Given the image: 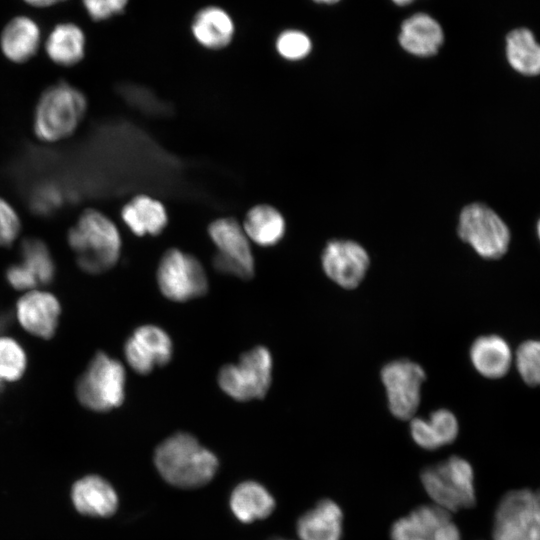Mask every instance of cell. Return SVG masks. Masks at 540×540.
<instances>
[{"instance_id": "35", "label": "cell", "mask_w": 540, "mask_h": 540, "mask_svg": "<svg viewBox=\"0 0 540 540\" xmlns=\"http://www.w3.org/2000/svg\"><path fill=\"white\" fill-rule=\"evenodd\" d=\"M433 540H461V534L457 525L450 519L437 529Z\"/></svg>"}, {"instance_id": "22", "label": "cell", "mask_w": 540, "mask_h": 540, "mask_svg": "<svg viewBox=\"0 0 540 540\" xmlns=\"http://www.w3.org/2000/svg\"><path fill=\"white\" fill-rule=\"evenodd\" d=\"M191 30L199 44L208 49H222L234 36V23L230 15L217 6L202 8L194 16Z\"/></svg>"}, {"instance_id": "27", "label": "cell", "mask_w": 540, "mask_h": 540, "mask_svg": "<svg viewBox=\"0 0 540 540\" xmlns=\"http://www.w3.org/2000/svg\"><path fill=\"white\" fill-rule=\"evenodd\" d=\"M45 47L53 62L62 66H71L78 63L84 56V34L74 24H60L49 35Z\"/></svg>"}, {"instance_id": "18", "label": "cell", "mask_w": 540, "mask_h": 540, "mask_svg": "<svg viewBox=\"0 0 540 540\" xmlns=\"http://www.w3.org/2000/svg\"><path fill=\"white\" fill-rule=\"evenodd\" d=\"M413 441L423 449L434 450L455 441L459 433L457 417L448 409H438L427 418L410 419Z\"/></svg>"}, {"instance_id": "29", "label": "cell", "mask_w": 540, "mask_h": 540, "mask_svg": "<svg viewBox=\"0 0 540 540\" xmlns=\"http://www.w3.org/2000/svg\"><path fill=\"white\" fill-rule=\"evenodd\" d=\"M513 367L528 386H540V339H528L514 350Z\"/></svg>"}, {"instance_id": "32", "label": "cell", "mask_w": 540, "mask_h": 540, "mask_svg": "<svg viewBox=\"0 0 540 540\" xmlns=\"http://www.w3.org/2000/svg\"><path fill=\"white\" fill-rule=\"evenodd\" d=\"M20 219L14 208L0 198V246H9L20 232Z\"/></svg>"}, {"instance_id": "30", "label": "cell", "mask_w": 540, "mask_h": 540, "mask_svg": "<svg viewBox=\"0 0 540 540\" xmlns=\"http://www.w3.org/2000/svg\"><path fill=\"white\" fill-rule=\"evenodd\" d=\"M25 366L26 356L22 347L11 338L0 337V380H17Z\"/></svg>"}, {"instance_id": "16", "label": "cell", "mask_w": 540, "mask_h": 540, "mask_svg": "<svg viewBox=\"0 0 540 540\" xmlns=\"http://www.w3.org/2000/svg\"><path fill=\"white\" fill-rule=\"evenodd\" d=\"M72 501L78 512L93 517H108L118 508L112 485L98 475L79 479L72 488Z\"/></svg>"}, {"instance_id": "19", "label": "cell", "mask_w": 540, "mask_h": 540, "mask_svg": "<svg viewBox=\"0 0 540 540\" xmlns=\"http://www.w3.org/2000/svg\"><path fill=\"white\" fill-rule=\"evenodd\" d=\"M444 34L440 24L425 13H417L401 25L399 42L403 49L417 56H432L443 44Z\"/></svg>"}, {"instance_id": "8", "label": "cell", "mask_w": 540, "mask_h": 540, "mask_svg": "<svg viewBox=\"0 0 540 540\" xmlns=\"http://www.w3.org/2000/svg\"><path fill=\"white\" fill-rule=\"evenodd\" d=\"M157 282L162 294L177 302L199 297L208 287L205 270L198 259L177 248L163 254L157 269Z\"/></svg>"}, {"instance_id": "36", "label": "cell", "mask_w": 540, "mask_h": 540, "mask_svg": "<svg viewBox=\"0 0 540 540\" xmlns=\"http://www.w3.org/2000/svg\"><path fill=\"white\" fill-rule=\"evenodd\" d=\"M28 4L37 7H46L65 0H25Z\"/></svg>"}, {"instance_id": "11", "label": "cell", "mask_w": 540, "mask_h": 540, "mask_svg": "<svg viewBox=\"0 0 540 540\" xmlns=\"http://www.w3.org/2000/svg\"><path fill=\"white\" fill-rule=\"evenodd\" d=\"M425 378L424 369L408 359L393 360L383 366L381 380L392 415L401 420L415 416Z\"/></svg>"}, {"instance_id": "1", "label": "cell", "mask_w": 540, "mask_h": 540, "mask_svg": "<svg viewBox=\"0 0 540 540\" xmlns=\"http://www.w3.org/2000/svg\"><path fill=\"white\" fill-rule=\"evenodd\" d=\"M154 463L164 480L180 488L207 484L218 468L216 456L187 433H176L155 450Z\"/></svg>"}, {"instance_id": "5", "label": "cell", "mask_w": 540, "mask_h": 540, "mask_svg": "<svg viewBox=\"0 0 540 540\" xmlns=\"http://www.w3.org/2000/svg\"><path fill=\"white\" fill-rule=\"evenodd\" d=\"M125 369L103 352L97 353L76 384V396L86 408L104 412L120 406L125 397Z\"/></svg>"}, {"instance_id": "24", "label": "cell", "mask_w": 540, "mask_h": 540, "mask_svg": "<svg viewBox=\"0 0 540 540\" xmlns=\"http://www.w3.org/2000/svg\"><path fill=\"white\" fill-rule=\"evenodd\" d=\"M40 31L37 24L27 17H16L4 28L1 48L5 56L13 62L29 60L38 50Z\"/></svg>"}, {"instance_id": "17", "label": "cell", "mask_w": 540, "mask_h": 540, "mask_svg": "<svg viewBox=\"0 0 540 540\" xmlns=\"http://www.w3.org/2000/svg\"><path fill=\"white\" fill-rule=\"evenodd\" d=\"M296 531L300 540H341L343 512L331 499H321L299 517Z\"/></svg>"}, {"instance_id": "12", "label": "cell", "mask_w": 540, "mask_h": 540, "mask_svg": "<svg viewBox=\"0 0 540 540\" xmlns=\"http://www.w3.org/2000/svg\"><path fill=\"white\" fill-rule=\"evenodd\" d=\"M321 262L329 279L342 288L353 289L364 279L370 260L360 244L350 240H333L323 250Z\"/></svg>"}, {"instance_id": "14", "label": "cell", "mask_w": 540, "mask_h": 540, "mask_svg": "<svg viewBox=\"0 0 540 540\" xmlns=\"http://www.w3.org/2000/svg\"><path fill=\"white\" fill-rule=\"evenodd\" d=\"M469 360L481 377L497 380L505 377L513 368L514 350L502 336L482 334L472 341Z\"/></svg>"}, {"instance_id": "31", "label": "cell", "mask_w": 540, "mask_h": 540, "mask_svg": "<svg viewBox=\"0 0 540 540\" xmlns=\"http://www.w3.org/2000/svg\"><path fill=\"white\" fill-rule=\"evenodd\" d=\"M309 37L298 30H286L276 40L277 52L287 60H300L311 51Z\"/></svg>"}, {"instance_id": "2", "label": "cell", "mask_w": 540, "mask_h": 540, "mask_svg": "<svg viewBox=\"0 0 540 540\" xmlns=\"http://www.w3.org/2000/svg\"><path fill=\"white\" fill-rule=\"evenodd\" d=\"M68 243L78 266L87 273L112 268L121 251V236L115 223L95 209H87L68 232Z\"/></svg>"}, {"instance_id": "4", "label": "cell", "mask_w": 540, "mask_h": 540, "mask_svg": "<svg viewBox=\"0 0 540 540\" xmlns=\"http://www.w3.org/2000/svg\"><path fill=\"white\" fill-rule=\"evenodd\" d=\"M420 479L434 504L449 513L472 508L476 503L472 465L460 456L425 467Z\"/></svg>"}, {"instance_id": "9", "label": "cell", "mask_w": 540, "mask_h": 540, "mask_svg": "<svg viewBox=\"0 0 540 540\" xmlns=\"http://www.w3.org/2000/svg\"><path fill=\"white\" fill-rule=\"evenodd\" d=\"M217 252L213 265L218 271L241 279L254 275V257L243 226L234 218H219L208 227Z\"/></svg>"}, {"instance_id": "15", "label": "cell", "mask_w": 540, "mask_h": 540, "mask_svg": "<svg viewBox=\"0 0 540 540\" xmlns=\"http://www.w3.org/2000/svg\"><path fill=\"white\" fill-rule=\"evenodd\" d=\"M60 305L52 294L39 290L27 291L17 302V318L29 333L48 339L58 325Z\"/></svg>"}, {"instance_id": "28", "label": "cell", "mask_w": 540, "mask_h": 540, "mask_svg": "<svg viewBox=\"0 0 540 540\" xmlns=\"http://www.w3.org/2000/svg\"><path fill=\"white\" fill-rule=\"evenodd\" d=\"M21 264L33 276L38 286L52 282L55 265L48 247L36 238H28L21 245Z\"/></svg>"}, {"instance_id": "41", "label": "cell", "mask_w": 540, "mask_h": 540, "mask_svg": "<svg viewBox=\"0 0 540 540\" xmlns=\"http://www.w3.org/2000/svg\"><path fill=\"white\" fill-rule=\"evenodd\" d=\"M273 540H287V539L277 538V539H273Z\"/></svg>"}, {"instance_id": "26", "label": "cell", "mask_w": 540, "mask_h": 540, "mask_svg": "<svg viewBox=\"0 0 540 540\" xmlns=\"http://www.w3.org/2000/svg\"><path fill=\"white\" fill-rule=\"evenodd\" d=\"M506 57L518 73L525 76L540 74V44L529 29L518 28L507 35Z\"/></svg>"}, {"instance_id": "40", "label": "cell", "mask_w": 540, "mask_h": 540, "mask_svg": "<svg viewBox=\"0 0 540 540\" xmlns=\"http://www.w3.org/2000/svg\"><path fill=\"white\" fill-rule=\"evenodd\" d=\"M536 231H537L538 239L540 241V219L537 222Z\"/></svg>"}, {"instance_id": "25", "label": "cell", "mask_w": 540, "mask_h": 540, "mask_svg": "<svg viewBox=\"0 0 540 540\" xmlns=\"http://www.w3.org/2000/svg\"><path fill=\"white\" fill-rule=\"evenodd\" d=\"M242 226L249 240L260 246L277 244L285 232L282 214L267 204L252 207L247 212Z\"/></svg>"}, {"instance_id": "3", "label": "cell", "mask_w": 540, "mask_h": 540, "mask_svg": "<svg viewBox=\"0 0 540 540\" xmlns=\"http://www.w3.org/2000/svg\"><path fill=\"white\" fill-rule=\"evenodd\" d=\"M86 111L87 99L80 90L66 82L54 84L38 101L34 132L46 142L64 139L74 133Z\"/></svg>"}, {"instance_id": "20", "label": "cell", "mask_w": 540, "mask_h": 540, "mask_svg": "<svg viewBox=\"0 0 540 540\" xmlns=\"http://www.w3.org/2000/svg\"><path fill=\"white\" fill-rule=\"evenodd\" d=\"M450 519V513L437 505H422L396 520L390 537L391 540H433L437 529Z\"/></svg>"}, {"instance_id": "38", "label": "cell", "mask_w": 540, "mask_h": 540, "mask_svg": "<svg viewBox=\"0 0 540 540\" xmlns=\"http://www.w3.org/2000/svg\"><path fill=\"white\" fill-rule=\"evenodd\" d=\"M395 4L397 5H407L409 3H411L413 0H392Z\"/></svg>"}, {"instance_id": "39", "label": "cell", "mask_w": 540, "mask_h": 540, "mask_svg": "<svg viewBox=\"0 0 540 540\" xmlns=\"http://www.w3.org/2000/svg\"><path fill=\"white\" fill-rule=\"evenodd\" d=\"M314 1L318 2V3L334 4V3H337L340 0H314Z\"/></svg>"}, {"instance_id": "33", "label": "cell", "mask_w": 540, "mask_h": 540, "mask_svg": "<svg viewBox=\"0 0 540 540\" xmlns=\"http://www.w3.org/2000/svg\"><path fill=\"white\" fill-rule=\"evenodd\" d=\"M89 16L96 21L105 20L123 12L128 0H82Z\"/></svg>"}, {"instance_id": "21", "label": "cell", "mask_w": 540, "mask_h": 540, "mask_svg": "<svg viewBox=\"0 0 540 540\" xmlns=\"http://www.w3.org/2000/svg\"><path fill=\"white\" fill-rule=\"evenodd\" d=\"M121 217L137 236L158 235L168 223L165 206L148 195H138L124 205Z\"/></svg>"}, {"instance_id": "7", "label": "cell", "mask_w": 540, "mask_h": 540, "mask_svg": "<svg viewBox=\"0 0 540 540\" xmlns=\"http://www.w3.org/2000/svg\"><path fill=\"white\" fill-rule=\"evenodd\" d=\"M272 356L265 347L244 353L237 363L222 367L218 374L220 388L238 401L261 399L272 381Z\"/></svg>"}, {"instance_id": "37", "label": "cell", "mask_w": 540, "mask_h": 540, "mask_svg": "<svg viewBox=\"0 0 540 540\" xmlns=\"http://www.w3.org/2000/svg\"><path fill=\"white\" fill-rule=\"evenodd\" d=\"M534 497H535L536 510L540 518V489L534 492Z\"/></svg>"}, {"instance_id": "13", "label": "cell", "mask_w": 540, "mask_h": 540, "mask_svg": "<svg viewBox=\"0 0 540 540\" xmlns=\"http://www.w3.org/2000/svg\"><path fill=\"white\" fill-rule=\"evenodd\" d=\"M124 354L134 371L147 374L155 367L169 362L172 356V342L160 327L143 325L127 339Z\"/></svg>"}, {"instance_id": "6", "label": "cell", "mask_w": 540, "mask_h": 540, "mask_svg": "<svg viewBox=\"0 0 540 540\" xmlns=\"http://www.w3.org/2000/svg\"><path fill=\"white\" fill-rule=\"evenodd\" d=\"M458 235L482 258L497 260L509 250L511 233L507 224L482 203L465 206L460 213Z\"/></svg>"}, {"instance_id": "34", "label": "cell", "mask_w": 540, "mask_h": 540, "mask_svg": "<svg viewBox=\"0 0 540 540\" xmlns=\"http://www.w3.org/2000/svg\"><path fill=\"white\" fill-rule=\"evenodd\" d=\"M6 276L8 282L19 290L30 291L38 286L36 280L21 263L9 267Z\"/></svg>"}, {"instance_id": "10", "label": "cell", "mask_w": 540, "mask_h": 540, "mask_svg": "<svg viewBox=\"0 0 540 540\" xmlns=\"http://www.w3.org/2000/svg\"><path fill=\"white\" fill-rule=\"evenodd\" d=\"M493 540H540V518L534 492L512 490L499 501L493 520Z\"/></svg>"}, {"instance_id": "23", "label": "cell", "mask_w": 540, "mask_h": 540, "mask_svg": "<svg viewBox=\"0 0 540 540\" xmlns=\"http://www.w3.org/2000/svg\"><path fill=\"white\" fill-rule=\"evenodd\" d=\"M229 504L234 516L243 523L264 519L275 508L273 496L255 481L238 484L231 493Z\"/></svg>"}]
</instances>
